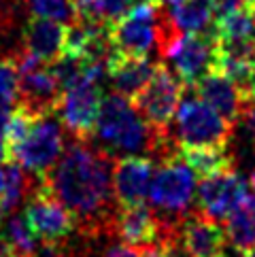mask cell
Wrapping results in <instances>:
<instances>
[{
	"label": "cell",
	"instance_id": "cell-17",
	"mask_svg": "<svg viewBox=\"0 0 255 257\" xmlns=\"http://www.w3.org/2000/svg\"><path fill=\"white\" fill-rule=\"evenodd\" d=\"M156 68L158 62H151V58H128L111 53V58H108V81L113 85V91L134 100L151 81Z\"/></svg>",
	"mask_w": 255,
	"mask_h": 257
},
{
	"label": "cell",
	"instance_id": "cell-33",
	"mask_svg": "<svg viewBox=\"0 0 255 257\" xmlns=\"http://www.w3.org/2000/svg\"><path fill=\"white\" fill-rule=\"evenodd\" d=\"M244 257H255V246H253L251 251H247V253H244Z\"/></svg>",
	"mask_w": 255,
	"mask_h": 257
},
{
	"label": "cell",
	"instance_id": "cell-29",
	"mask_svg": "<svg viewBox=\"0 0 255 257\" xmlns=\"http://www.w3.org/2000/svg\"><path fill=\"white\" fill-rule=\"evenodd\" d=\"M221 257H244V251L236 249V246H232V244H227L225 251L221 253Z\"/></svg>",
	"mask_w": 255,
	"mask_h": 257
},
{
	"label": "cell",
	"instance_id": "cell-25",
	"mask_svg": "<svg viewBox=\"0 0 255 257\" xmlns=\"http://www.w3.org/2000/svg\"><path fill=\"white\" fill-rule=\"evenodd\" d=\"M22 11H26L24 0H0V39L13 34Z\"/></svg>",
	"mask_w": 255,
	"mask_h": 257
},
{
	"label": "cell",
	"instance_id": "cell-34",
	"mask_svg": "<svg viewBox=\"0 0 255 257\" xmlns=\"http://www.w3.org/2000/svg\"><path fill=\"white\" fill-rule=\"evenodd\" d=\"M251 187L255 189V170H253V174H251Z\"/></svg>",
	"mask_w": 255,
	"mask_h": 257
},
{
	"label": "cell",
	"instance_id": "cell-24",
	"mask_svg": "<svg viewBox=\"0 0 255 257\" xmlns=\"http://www.w3.org/2000/svg\"><path fill=\"white\" fill-rule=\"evenodd\" d=\"M20 83L22 72L17 66L15 53L0 56V102L13 108L20 104Z\"/></svg>",
	"mask_w": 255,
	"mask_h": 257
},
{
	"label": "cell",
	"instance_id": "cell-20",
	"mask_svg": "<svg viewBox=\"0 0 255 257\" xmlns=\"http://www.w3.org/2000/svg\"><path fill=\"white\" fill-rule=\"evenodd\" d=\"M0 236L11 246L15 257H39L43 251V242L34 234L26 215L20 213L5 215V221L0 225Z\"/></svg>",
	"mask_w": 255,
	"mask_h": 257
},
{
	"label": "cell",
	"instance_id": "cell-32",
	"mask_svg": "<svg viewBox=\"0 0 255 257\" xmlns=\"http://www.w3.org/2000/svg\"><path fill=\"white\" fill-rule=\"evenodd\" d=\"M158 5H172V3H177V0H156Z\"/></svg>",
	"mask_w": 255,
	"mask_h": 257
},
{
	"label": "cell",
	"instance_id": "cell-6",
	"mask_svg": "<svg viewBox=\"0 0 255 257\" xmlns=\"http://www.w3.org/2000/svg\"><path fill=\"white\" fill-rule=\"evenodd\" d=\"M196 196V172L183 162L181 155H175L162 162L151 181L149 200L151 206L166 219H183L191 213Z\"/></svg>",
	"mask_w": 255,
	"mask_h": 257
},
{
	"label": "cell",
	"instance_id": "cell-15",
	"mask_svg": "<svg viewBox=\"0 0 255 257\" xmlns=\"http://www.w3.org/2000/svg\"><path fill=\"white\" fill-rule=\"evenodd\" d=\"M194 91L198 98H202L208 106H213L215 111L223 119H227L232 125H236L242 119V111L251 98L249 94H244L232 79H227L219 70L204 77L194 87Z\"/></svg>",
	"mask_w": 255,
	"mask_h": 257
},
{
	"label": "cell",
	"instance_id": "cell-4",
	"mask_svg": "<svg viewBox=\"0 0 255 257\" xmlns=\"http://www.w3.org/2000/svg\"><path fill=\"white\" fill-rule=\"evenodd\" d=\"M234 127L202 98L189 96L181 100L170 132L179 147H227Z\"/></svg>",
	"mask_w": 255,
	"mask_h": 257
},
{
	"label": "cell",
	"instance_id": "cell-14",
	"mask_svg": "<svg viewBox=\"0 0 255 257\" xmlns=\"http://www.w3.org/2000/svg\"><path fill=\"white\" fill-rule=\"evenodd\" d=\"M62 98V87L56 75L45 64H36L22 70L20 83V104L32 115H51L58 111V102Z\"/></svg>",
	"mask_w": 255,
	"mask_h": 257
},
{
	"label": "cell",
	"instance_id": "cell-28",
	"mask_svg": "<svg viewBox=\"0 0 255 257\" xmlns=\"http://www.w3.org/2000/svg\"><path fill=\"white\" fill-rule=\"evenodd\" d=\"M213 7H215V13L217 15H223L227 11H232V9L240 7V5H247L244 0H211Z\"/></svg>",
	"mask_w": 255,
	"mask_h": 257
},
{
	"label": "cell",
	"instance_id": "cell-7",
	"mask_svg": "<svg viewBox=\"0 0 255 257\" xmlns=\"http://www.w3.org/2000/svg\"><path fill=\"white\" fill-rule=\"evenodd\" d=\"M221 49L215 30L181 34L170 47L164 62L170 64L175 75L183 81V85L194 89L204 77L219 70Z\"/></svg>",
	"mask_w": 255,
	"mask_h": 257
},
{
	"label": "cell",
	"instance_id": "cell-1",
	"mask_svg": "<svg viewBox=\"0 0 255 257\" xmlns=\"http://www.w3.org/2000/svg\"><path fill=\"white\" fill-rule=\"evenodd\" d=\"M115 160L102 147L72 139L47 177L39 181L77 219L79 234L96 240L115 238Z\"/></svg>",
	"mask_w": 255,
	"mask_h": 257
},
{
	"label": "cell",
	"instance_id": "cell-21",
	"mask_svg": "<svg viewBox=\"0 0 255 257\" xmlns=\"http://www.w3.org/2000/svg\"><path fill=\"white\" fill-rule=\"evenodd\" d=\"M215 34L219 41H255V5H240L217 15Z\"/></svg>",
	"mask_w": 255,
	"mask_h": 257
},
{
	"label": "cell",
	"instance_id": "cell-26",
	"mask_svg": "<svg viewBox=\"0 0 255 257\" xmlns=\"http://www.w3.org/2000/svg\"><path fill=\"white\" fill-rule=\"evenodd\" d=\"M98 257H143V251L134 249V246L125 244V242H111L104 246Z\"/></svg>",
	"mask_w": 255,
	"mask_h": 257
},
{
	"label": "cell",
	"instance_id": "cell-2",
	"mask_svg": "<svg viewBox=\"0 0 255 257\" xmlns=\"http://www.w3.org/2000/svg\"><path fill=\"white\" fill-rule=\"evenodd\" d=\"M94 136L106 153L130 158V155H156L160 162H166L179 155V145L172 139V132L156 130L130 98L121 94H106L98 115Z\"/></svg>",
	"mask_w": 255,
	"mask_h": 257
},
{
	"label": "cell",
	"instance_id": "cell-16",
	"mask_svg": "<svg viewBox=\"0 0 255 257\" xmlns=\"http://www.w3.org/2000/svg\"><path fill=\"white\" fill-rule=\"evenodd\" d=\"M66 28L62 22L30 15L22 28V47L41 62L53 64L66 51Z\"/></svg>",
	"mask_w": 255,
	"mask_h": 257
},
{
	"label": "cell",
	"instance_id": "cell-31",
	"mask_svg": "<svg viewBox=\"0 0 255 257\" xmlns=\"http://www.w3.org/2000/svg\"><path fill=\"white\" fill-rule=\"evenodd\" d=\"M3 189H5V170L0 168V196H3Z\"/></svg>",
	"mask_w": 255,
	"mask_h": 257
},
{
	"label": "cell",
	"instance_id": "cell-35",
	"mask_svg": "<svg viewBox=\"0 0 255 257\" xmlns=\"http://www.w3.org/2000/svg\"><path fill=\"white\" fill-rule=\"evenodd\" d=\"M253 98H255V85H253Z\"/></svg>",
	"mask_w": 255,
	"mask_h": 257
},
{
	"label": "cell",
	"instance_id": "cell-22",
	"mask_svg": "<svg viewBox=\"0 0 255 257\" xmlns=\"http://www.w3.org/2000/svg\"><path fill=\"white\" fill-rule=\"evenodd\" d=\"M179 155L200 179L232 166L227 147H179Z\"/></svg>",
	"mask_w": 255,
	"mask_h": 257
},
{
	"label": "cell",
	"instance_id": "cell-23",
	"mask_svg": "<svg viewBox=\"0 0 255 257\" xmlns=\"http://www.w3.org/2000/svg\"><path fill=\"white\" fill-rule=\"evenodd\" d=\"M34 177H30L20 164L15 162H7L5 166V189L3 196H0V215H9L15 213V208L20 206V202L24 198H28V194L32 191L30 183Z\"/></svg>",
	"mask_w": 255,
	"mask_h": 257
},
{
	"label": "cell",
	"instance_id": "cell-12",
	"mask_svg": "<svg viewBox=\"0 0 255 257\" xmlns=\"http://www.w3.org/2000/svg\"><path fill=\"white\" fill-rule=\"evenodd\" d=\"M179 242L191 257H221L227 246V234L219 221L191 210L179 223Z\"/></svg>",
	"mask_w": 255,
	"mask_h": 257
},
{
	"label": "cell",
	"instance_id": "cell-27",
	"mask_svg": "<svg viewBox=\"0 0 255 257\" xmlns=\"http://www.w3.org/2000/svg\"><path fill=\"white\" fill-rule=\"evenodd\" d=\"M240 121L244 123V127H247V132L251 134L253 147H255V98H249V102H247V106H244V111H242Z\"/></svg>",
	"mask_w": 255,
	"mask_h": 257
},
{
	"label": "cell",
	"instance_id": "cell-9",
	"mask_svg": "<svg viewBox=\"0 0 255 257\" xmlns=\"http://www.w3.org/2000/svg\"><path fill=\"white\" fill-rule=\"evenodd\" d=\"M102 87L104 83L100 81H83L77 87L62 91L56 113H60V121L72 139L92 141L104 100Z\"/></svg>",
	"mask_w": 255,
	"mask_h": 257
},
{
	"label": "cell",
	"instance_id": "cell-30",
	"mask_svg": "<svg viewBox=\"0 0 255 257\" xmlns=\"http://www.w3.org/2000/svg\"><path fill=\"white\" fill-rule=\"evenodd\" d=\"M0 257H15L13 251H11V246L7 244V240L3 236H0Z\"/></svg>",
	"mask_w": 255,
	"mask_h": 257
},
{
	"label": "cell",
	"instance_id": "cell-19",
	"mask_svg": "<svg viewBox=\"0 0 255 257\" xmlns=\"http://www.w3.org/2000/svg\"><path fill=\"white\" fill-rule=\"evenodd\" d=\"M227 242L240 251H251L255 246V189L247 191L238 208L225 221Z\"/></svg>",
	"mask_w": 255,
	"mask_h": 257
},
{
	"label": "cell",
	"instance_id": "cell-5",
	"mask_svg": "<svg viewBox=\"0 0 255 257\" xmlns=\"http://www.w3.org/2000/svg\"><path fill=\"white\" fill-rule=\"evenodd\" d=\"M24 215L43 246L47 249H64L79 232L75 215L41 183H36L26 198Z\"/></svg>",
	"mask_w": 255,
	"mask_h": 257
},
{
	"label": "cell",
	"instance_id": "cell-11",
	"mask_svg": "<svg viewBox=\"0 0 255 257\" xmlns=\"http://www.w3.org/2000/svg\"><path fill=\"white\" fill-rule=\"evenodd\" d=\"M115 238L139 251H145L166 240V227H164L158 210L147 206L145 202L119 206L115 217Z\"/></svg>",
	"mask_w": 255,
	"mask_h": 257
},
{
	"label": "cell",
	"instance_id": "cell-8",
	"mask_svg": "<svg viewBox=\"0 0 255 257\" xmlns=\"http://www.w3.org/2000/svg\"><path fill=\"white\" fill-rule=\"evenodd\" d=\"M183 85L175 70H170L164 62H158V68L145 89L136 96L132 102L139 108V113L160 132H170L172 119H175L181 96H183Z\"/></svg>",
	"mask_w": 255,
	"mask_h": 257
},
{
	"label": "cell",
	"instance_id": "cell-3",
	"mask_svg": "<svg viewBox=\"0 0 255 257\" xmlns=\"http://www.w3.org/2000/svg\"><path fill=\"white\" fill-rule=\"evenodd\" d=\"M53 115L56 113L36 115L24 141L7 153V162L20 164L36 181H43L56 168V164L64 155V149H66L64 147V125Z\"/></svg>",
	"mask_w": 255,
	"mask_h": 257
},
{
	"label": "cell",
	"instance_id": "cell-13",
	"mask_svg": "<svg viewBox=\"0 0 255 257\" xmlns=\"http://www.w3.org/2000/svg\"><path fill=\"white\" fill-rule=\"evenodd\" d=\"M153 160L145 155H130L115 162L113 168V189L119 206L143 204L149 198L153 181Z\"/></svg>",
	"mask_w": 255,
	"mask_h": 257
},
{
	"label": "cell",
	"instance_id": "cell-10",
	"mask_svg": "<svg viewBox=\"0 0 255 257\" xmlns=\"http://www.w3.org/2000/svg\"><path fill=\"white\" fill-rule=\"evenodd\" d=\"M247 183L234 166L223 168L211 177L200 179L198 187V208L200 213L215 219V221H227L242 198L247 196Z\"/></svg>",
	"mask_w": 255,
	"mask_h": 257
},
{
	"label": "cell",
	"instance_id": "cell-18",
	"mask_svg": "<svg viewBox=\"0 0 255 257\" xmlns=\"http://www.w3.org/2000/svg\"><path fill=\"white\" fill-rule=\"evenodd\" d=\"M168 17L179 34L215 30V7L211 0H177L168 9Z\"/></svg>",
	"mask_w": 255,
	"mask_h": 257
}]
</instances>
